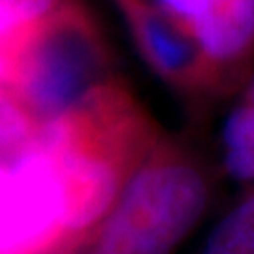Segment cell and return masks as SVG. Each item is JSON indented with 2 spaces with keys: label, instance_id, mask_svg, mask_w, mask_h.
Returning <instances> with one entry per match:
<instances>
[{
  "label": "cell",
  "instance_id": "5b68a950",
  "mask_svg": "<svg viewBox=\"0 0 254 254\" xmlns=\"http://www.w3.org/2000/svg\"><path fill=\"white\" fill-rule=\"evenodd\" d=\"M64 196V228L81 230L111 211L119 198L117 173L106 160L75 151L72 143L55 151Z\"/></svg>",
  "mask_w": 254,
  "mask_h": 254
},
{
  "label": "cell",
  "instance_id": "3957f363",
  "mask_svg": "<svg viewBox=\"0 0 254 254\" xmlns=\"http://www.w3.org/2000/svg\"><path fill=\"white\" fill-rule=\"evenodd\" d=\"M64 228V196L55 153L30 147L0 164V254H25Z\"/></svg>",
  "mask_w": 254,
  "mask_h": 254
},
{
  "label": "cell",
  "instance_id": "7a4b0ae2",
  "mask_svg": "<svg viewBox=\"0 0 254 254\" xmlns=\"http://www.w3.org/2000/svg\"><path fill=\"white\" fill-rule=\"evenodd\" d=\"M96 66L98 51L85 21L53 13L27 53L25 81L32 106L47 121L63 119L87 98Z\"/></svg>",
  "mask_w": 254,
  "mask_h": 254
},
{
  "label": "cell",
  "instance_id": "52a82bcc",
  "mask_svg": "<svg viewBox=\"0 0 254 254\" xmlns=\"http://www.w3.org/2000/svg\"><path fill=\"white\" fill-rule=\"evenodd\" d=\"M200 254H254V194L220 218Z\"/></svg>",
  "mask_w": 254,
  "mask_h": 254
},
{
  "label": "cell",
  "instance_id": "ba28073f",
  "mask_svg": "<svg viewBox=\"0 0 254 254\" xmlns=\"http://www.w3.org/2000/svg\"><path fill=\"white\" fill-rule=\"evenodd\" d=\"M59 0H0V40L57 13Z\"/></svg>",
  "mask_w": 254,
  "mask_h": 254
},
{
  "label": "cell",
  "instance_id": "8fae6325",
  "mask_svg": "<svg viewBox=\"0 0 254 254\" xmlns=\"http://www.w3.org/2000/svg\"><path fill=\"white\" fill-rule=\"evenodd\" d=\"M251 102L254 104V81H253V85H251Z\"/></svg>",
  "mask_w": 254,
  "mask_h": 254
},
{
  "label": "cell",
  "instance_id": "8992f818",
  "mask_svg": "<svg viewBox=\"0 0 254 254\" xmlns=\"http://www.w3.org/2000/svg\"><path fill=\"white\" fill-rule=\"evenodd\" d=\"M224 166L237 181H254V104L236 108L222 128Z\"/></svg>",
  "mask_w": 254,
  "mask_h": 254
},
{
  "label": "cell",
  "instance_id": "30bf717a",
  "mask_svg": "<svg viewBox=\"0 0 254 254\" xmlns=\"http://www.w3.org/2000/svg\"><path fill=\"white\" fill-rule=\"evenodd\" d=\"M4 70H6V66H4V59H2V55H0V77L4 75Z\"/></svg>",
  "mask_w": 254,
  "mask_h": 254
},
{
  "label": "cell",
  "instance_id": "6da1fadb",
  "mask_svg": "<svg viewBox=\"0 0 254 254\" xmlns=\"http://www.w3.org/2000/svg\"><path fill=\"white\" fill-rule=\"evenodd\" d=\"M207 201V181L190 164H151L119 194L92 254H172Z\"/></svg>",
  "mask_w": 254,
  "mask_h": 254
},
{
  "label": "cell",
  "instance_id": "9c48e42d",
  "mask_svg": "<svg viewBox=\"0 0 254 254\" xmlns=\"http://www.w3.org/2000/svg\"><path fill=\"white\" fill-rule=\"evenodd\" d=\"M27 121L13 104L0 98V149L17 145L25 139Z\"/></svg>",
  "mask_w": 254,
  "mask_h": 254
},
{
  "label": "cell",
  "instance_id": "277c9868",
  "mask_svg": "<svg viewBox=\"0 0 254 254\" xmlns=\"http://www.w3.org/2000/svg\"><path fill=\"white\" fill-rule=\"evenodd\" d=\"M177 28L205 66L237 63L254 46V0H125Z\"/></svg>",
  "mask_w": 254,
  "mask_h": 254
}]
</instances>
